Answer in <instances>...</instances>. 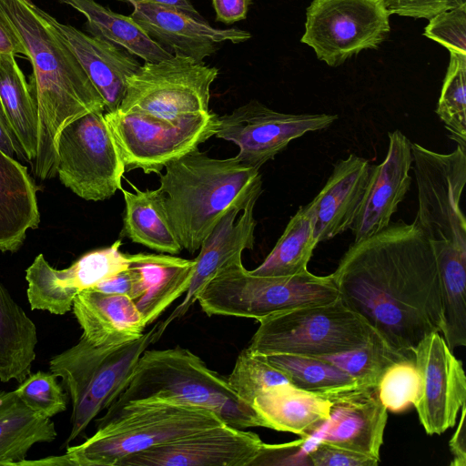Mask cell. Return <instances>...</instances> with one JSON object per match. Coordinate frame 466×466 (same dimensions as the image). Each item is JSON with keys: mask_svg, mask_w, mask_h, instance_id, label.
I'll use <instances>...</instances> for the list:
<instances>
[{"mask_svg": "<svg viewBox=\"0 0 466 466\" xmlns=\"http://www.w3.org/2000/svg\"><path fill=\"white\" fill-rule=\"evenodd\" d=\"M330 275L342 302L391 347L412 352L424 337L441 332L436 256L413 222L354 241Z\"/></svg>", "mask_w": 466, "mask_h": 466, "instance_id": "obj_1", "label": "cell"}, {"mask_svg": "<svg viewBox=\"0 0 466 466\" xmlns=\"http://www.w3.org/2000/svg\"><path fill=\"white\" fill-rule=\"evenodd\" d=\"M33 67L29 84L37 112V147L32 172L39 180L56 176V145L64 127L105 102L51 15L31 0H0Z\"/></svg>", "mask_w": 466, "mask_h": 466, "instance_id": "obj_2", "label": "cell"}, {"mask_svg": "<svg viewBox=\"0 0 466 466\" xmlns=\"http://www.w3.org/2000/svg\"><path fill=\"white\" fill-rule=\"evenodd\" d=\"M158 189L182 248L198 251L222 217L262 192L259 169L198 147L168 162Z\"/></svg>", "mask_w": 466, "mask_h": 466, "instance_id": "obj_3", "label": "cell"}, {"mask_svg": "<svg viewBox=\"0 0 466 466\" xmlns=\"http://www.w3.org/2000/svg\"><path fill=\"white\" fill-rule=\"evenodd\" d=\"M225 423L214 412L160 400L128 401L107 408L96 431L67 448L71 466H118L124 459Z\"/></svg>", "mask_w": 466, "mask_h": 466, "instance_id": "obj_4", "label": "cell"}, {"mask_svg": "<svg viewBox=\"0 0 466 466\" xmlns=\"http://www.w3.org/2000/svg\"><path fill=\"white\" fill-rule=\"evenodd\" d=\"M160 400L203 408L238 429L264 427L253 407L229 387L227 378L210 370L187 349L146 350L129 382L111 404Z\"/></svg>", "mask_w": 466, "mask_h": 466, "instance_id": "obj_5", "label": "cell"}, {"mask_svg": "<svg viewBox=\"0 0 466 466\" xmlns=\"http://www.w3.org/2000/svg\"><path fill=\"white\" fill-rule=\"evenodd\" d=\"M165 330L163 321H159L140 338L113 346H96L81 336L76 345L50 360V371L61 378L72 404L66 444L116 400L129 382L140 356Z\"/></svg>", "mask_w": 466, "mask_h": 466, "instance_id": "obj_6", "label": "cell"}, {"mask_svg": "<svg viewBox=\"0 0 466 466\" xmlns=\"http://www.w3.org/2000/svg\"><path fill=\"white\" fill-rule=\"evenodd\" d=\"M339 298L331 275L305 270L290 276H258L242 259L220 269L197 294L208 316L260 319L287 310L330 303Z\"/></svg>", "mask_w": 466, "mask_h": 466, "instance_id": "obj_7", "label": "cell"}, {"mask_svg": "<svg viewBox=\"0 0 466 466\" xmlns=\"http://www.w3.org/2000/svg\"><path fill=\"white\" fill-rule=\"evenodd\" d=\"M418 188L413 223L430 242L436 260L466 259V219L461 198L466 183V147L447 154L411 143Z\"/></svg>", "mask_w": 466, "mask_h": 466, "instance_id": "obj_8", "label": "cell"}, {"mask_svg": "<svg viewBox=\"0 0 466 466\" xmlns=\"http://www.w3.org/2000/svg\"><path fill=\"white\" fill-rule=\"evenodd\" d=\"M247 347L264 356L325 357L364 345L373 329L339 298L327 304L287 310L260 319Z\"/></svg>", "mask_w": 466, "mask_h": 466, "instance_id": "obj_9", "label": "cell"}, {"mask_svg": "<svg viewBox=\"0 0 466 466\" xmlns=\"http://www.w3.org/2000/svg\"><path fill=\"white\" fill-rule=\"evenodd\" d=\"M105 118L126 169L160 174L168 162L215 136L218 116L210 111L168 120L116 109L105 112Z\"/></svg>", "mask_w": 466, "mask_h": 466, "instance_id": "obj_10", "label": "cell"}, {"mask_svg": "<svg viewBox=\"0 0 466 466\" xmlns=\"http://www.w3.org/2000/svg\"><path fill=\"white\" fill-rule=\"evenodd\" d=\"M56 156L58 178L77 197L102 201L121 190L126 167L105 112L88 113L64 127Z\"/></svg>", "mask_w": 466, "mask_h": 466, "instance_id": "obj_11", "label": "cell"}, {"mask_svg": "<svg viewBox=\"0 0 466 466\" xmlns=\"http://www.w3.org/2000/svg\"><path fill=\"white\" fill-rule=\"evenodd\" d=\"M218 75L217 67L182 56L145 62L128 78L117 109L168 120L209 113L210 86Z\"/></svg>", "mask_w": 466, "mask_h": 466, "instance_id": "obj_12", "label": "cell"}, {"mask_svg": "<svg viewBox=\"0 0 466 466\" xmlns=\"http://www.w3.org/2000/svg\"><path fill=\"white\" fill-rule=\"evenodd\" d=\"M390 12L384 0H313L300 39L319 60L336 67L388 37Z\"/></svg>", "mask_w": 466, "mask_h": 466, "instance_id": "obj_13", "label": "cell"}, {"mask_svg": "<svg viewBox=\"0 0 466 466\" xmlns=\"http://www.w3.org/2000/svg\"><path fill=\"white\" fill-rule=\"evenodd\" d=\"M338 116L290 114L275 111L258 100H250L218 118L215 137L238 147L236 157L258 168L284 150L293 139L308 132L329 127Z\"/></svg>", "mask_w": 466, "mask_h": 466, "instance_id": "obj_14", "label": "cell"}, {"mask_svg": "<svg viewBox=\"0 0 466 466\" xmlns=\"http://www.w3.org/2000/svg\"><path fill=\"white\" fill-rule=\"evenodd\" d=\"M121 246L118 239L109 247L86 252L63 269L52 267L43 254L37 255L25 270L31 309L55 315L70 311L79 292L128 268L130 254L123 253Z\"/></svg>", "mask_w": 466, "mask_h": 466, "instance_id": "obj_15", "label": "cell"}, {"mask_svg": "<svg viewBox=\"0 0 466 466\" xmlns=\"http://www.w3.org/2000/svg\"><path fill=\"white\" fill-rule=\"evenodd\" d=\"M420 379L415 407L429 435L441 434L456 423L466 404V376L462 362L440 332L424 337L412 350Z\"/></svg>", "mask_w": 466, "mask_h": 466, "instance_id": "obj_16", "label": "cell"}, {"mask_svg": "<svg viewBox=\"0 0 466 466\" xmlns=\"http://www.w3.org/2000/svg\"><path fill=\"white\" fill-rule=\"evenodd\" d=\"M263 443L257 433L223 423L133 454L118 466H249Z\"/></svg>", "mask_w": 466, "mask_h": 466, "instance_id": "obj_17", "label": "cell"}, {"mask_svg": "<svg viewBox=\"0 0 466 466\" xmlns=\"http://www.w3.org/2000/svg\"><path fill=\"white\" fill-rule=\"evenodd\" d=\"M133 7L130 16L154 41L173 56L196 63H204L224 42L238 44L251 38L248 31L216 28L174 6L139 3Z\"/></svg>", "mask_w": 466, "mask_h": 466, "instance_id": "obj_18", "label": "cell"}, {"mask_svg": "<svg viewBox=\"0 0 466 466\" xmlns=\"http://www.w3.org/2000/svg\"><path fill=\"white\" fill-rule=\"evenodd\" d=\"M411 164L410 139L400 130L390 132L387 155L380 164L371 167L364 196L350 228L354 241L367 238L390 225L410 189Z\"/></svg>", "mask_w": 466, "mask_h": 466, "instance_id": "obj_19", "label": "cell"}, {"mask_svg": "<svg viewBox=\"0 0 466 466\" xmlns=\"http://www.w3.org/2000/svg\"><path fill=\"white\" fill-rule=\"evenodd\" d=\"M259 196L252 197L244 207L230 208L203 241L198 256L194 258L193 276L186 296L163 321L166 329L187 312L197 301V294L218 269L242 259V252L253 248L257 226L254 208Z\"/></svg>", "mask_w": 466, "mask_h": 466, "instance_id": "obj_20", "label": "cell"}, {"mask_svg": "<svg viewBox=\"0 0 466 466\" xmlns=\"http://www.w3.org/2000/svg\"><path fill=\"white\" fill-rule=\"evenodd\" d=\"M387 420L377 388L357 390L332 400L319 441L380 460Z\"/></svg>", "mask_w": 466, "mask_h": 466, "instance_id": "obj_21", "label": "cell"}, {"mask_svg": "<svg viewBox=\"0 0 466 466\" xmlns=\"http://www.w3.org/2000/svg\"><path fill=\"white\" fill-rule=\"evenodd\" d=\"M51 19L103 97L105 112L116 110L125 96L128 78L142 65L121 47L62 24L53 16Z\"/></svg>", "mask_w": 466, "mask_h": 466, "instance_id": "obj_22", "label": "cell"}, {"mask_svg": "<svg viewBox=\"0 0 466 466\" xmlns=\"http://www.w3.org/2000/svg\"><path fill=\"white\" fill-rule=\"evenodd\" d=\"M371 167L366 158L355 154L334 164L326 184L310 202L319 243L350 228L364 196Z\"/></svg>", "mask_w": 466, "mask_h": 466, "instance_id": "obj_23", "label": "cell"}, {"mask_svg": "<svg viewBox=\"0 0 466 466\" xmlns=\"http://www.w3.org/2000/svg\"><path fill=\"white\" fill-rule=\"evenodd\" d=\"M82 336L96 346H113L140 338L147 327L135 301L126 295L93 289L79 292L72 304Z\"/></svg>", "mask_w": 466, "mask_h": 466, "instance_id": "obj_24", "label": "cell"}, {"mask_svg": "<svg viewBox=\"0 0 466 466\" xmlns=\"http://www.w3.org/2000/svg\"><path fill=\"white\" fill-rule=\"evenodd\" d=\"M332 400L293 386L279 384L258 393L252 407L264 427L309 440L329 420Z\"/></svg>", "mask_w": 466, "mask_h": 466, "instance_id": "obj_25", "label": "cell"}, {"mask_svg": "<svg viewBox=\"0 0 466 466\" xmlns=\"http://www.w3.org/2000/svg\"><path fill=\"white\" fill-rule=\"evenodd\" d=\"M37 187L27 167L0 148V251L16 252L40 223Z\"/></svg>", "mask_w": 466, "mask_h": 466, "instance_id": "obj_26", "label": "cell"}, {"mask_svg": "<svg viewBox=\"0 0 466 466\" xmlns=\"http://www.w3.org/2000/svg\"><path fill=\"white\" fill-rule=\"evenodd\" d=\"M130 265L137 269L143 284V294L135 303L148 325L187 292L195 260L164 253L130 254Z\"/></svg>", "mask_w": 466, "mask_h": 466, "instance_id": "obj_27", "label": "cell"}, {"mask_svg": "<svg viewBox=\"0 0 466 466\" xmlns=\"http://www.w3.org/2000/svg\"><path fill=\"white\" fill-rule=\"evenodd\" d=\"M131 186L134 192L121 188L125 200L122 234L160 253H180L183 248L168 220L161 191Z\"/></svg>", "mask_w": 466, "mask_h": 466, "instance_id": "obj_28", "label": "cell"}, {"mask_svg": "<svg viewBox=\"0 0 466 466\" xmlns=\"http://www.w3.org/2000/svg\"><path fill=\"white\" fill-rule=\"evenodd\" d=\"M56 435L50 418L33 411L15 390H0V465H18L32 446L51 442Z\"/></svg>", "mask_w": 466, "mask_h": 466, "instance_id": "obj_29", "label": "cell"}, {"mask_svg": "<svg viewBox=\"0 0 466 466\" xmlns=\"http://www.w3.org/2000/svg\"><path fill=\"white\" fill-rule=\"evenodd\" d=\"M36 326L0 283V380L21 383L31 373Z\"/></svg>", "mask_w": 466, "mask_h": 466, "instance_id": "obj_30", "label": "cell"}, {"mask_svg": "<svg viewBox=\"0 0 466 466\" xmlns=\"http://www.w3.org/2000/svg\"><path fill=\"white\" fill-rule=\"evenodd\" d=\"M86 18L91 35L105 39L145 62H158L173 56L154 41L129 15L111 11L95 0H58Z\"/></svg>", "mask_w": 466, "mask_h": 466, "instance_id": "obj_31", "label": "cell"}, {"mask_svg": "<svg viewBox=\"0 0 466 466\" xmlns=\"http://www.w3.org/2000/svg\"><path fill=\"white\" fill-rule=\"evenodd\" d=\"M0 98L25 160L31 164L36 155L37 112L30 86L14 56L0 58Z\"/></svg>", "mask_w": 466, "mask_h": 466, "instance_id": "obj_32", "label": "cell"}, {"mask_svg": "<svg viewBox=\"0 0 466 466\" xmlns=\"http://www.w3.org/2000/svg\"><path fill=\"white\" fill-rule=\"evenodd\" d=\"M314 228L313 208L309 202L290 218L272 250L250 272L258 276H290L308 270V263L319 244Z\"/></svg>", "mask_w": 466, "mask_h": 466, "instance_id": "obj_33", "label": "cell"}, {"mask_svg": "<svg viewBox=\"0 0 466 466\" xmlns=\"http://www.w3.org/2000/svg\"><path fill=\"white\" fill-rule=\"evenodd\" d=\"M265 358L283 372L293 386L331 400L357 390L373 389L360 385L344 370L321 358L290 354Z\"/></svg>", "mask_w": 466, "mask_h": 466, "instance_id": "obj_34", "label": "cell"}, {"mask_svg": "<svg viewBox=\"0 0 466 466\" xmlns=\"http://www.w3.org/2000/svg\"><path fill=\"white\" fill-rule=\"evenodd\" d=\"M413 352L399 350L378 333L361 347L340 354L318 357L329 360L366 388H377L384 372L394 363L413 358Z\"/></svg>", "mask_w": 466, "mask_h": 466, "instance_id": "obj_35", "label": "cell"}, {"mask_svg": "<svg viewBox=\"0 0 466 466\" xmlns=\"http://www.w3.org/2000/svg\"><path fill=\"white\" fill-rule=\"evenodd\" d=\"M436 113L451 138L466 147V55L450 53Z\"/></svg>", "mask_w": 466, "mask_h": 466, "instance_id": "obj_36", "label": "cell"}, {"mask_svg": "<svg viewBox=\"0 0 466 466\" xmlns=\"http://www.w3.org/2000/svg\"><path fill=\"white\" fill-rule=\"evenodd\" d=\"M227 380L238 398L251 407L255 397L264 390L289 383L288 377L272 366L265 356L253 353L248 348L238 354Z\"/></svg>", "mask_w": 466, "mask_h": 466, "instance_id": "obj_37", "label": "cell"}, {"mask_svg": "<svg viewBox=\"0 0 466 466\" xmlns=\"http://www.w3.org/2000/svg\"><path fill=\"white\" fill-rule=\"evenodd\" d=\"M420 379L413 358L391 365L382 375L377 392L387 410L401 412L419 398Z\"/></svg>", "mask_w": 466, "mask_h": 466, "instance_id": "obj_38", "label": "cell"}, {"mask_svg": "<svg viewBox=\"0 0 466 466\" xmlns=\"http://www.w3.org/2000/svg\"><path fill=\"white\" fill-rule=\"evenodd\" d=\"M53 372L37 371L27 376L15 392L33 411L52 418L67 408L69 397Z\"/></svg>", "mask_w": 466, "mask_h": 466, "instance_id": "obj_39", "label": "cell"}, {"mask_svg": "<svg viewBox=\"0 0 466 466\" xmlns=\"http://www.w3.org/2000/svg\"><path fill=\"white\" fill-rule=\"evenodd\" d=\"M423 35L450 53L466 55V4L441 12L429 20Z\"/></svg>", "mask_w": 466, "mask_h": 466, "instance_id": "obj_40", "label": "cell"}, {"mask_svg": "<svg viewBox=\"0 0 466 466\" xmlns=\"http://www.w3.org/2000/svg\"><path fill=\"white\" fill-rule=\"evenodd\" d=\"M307 455L314 466H377L380 461L321 441Z\"/></svg>", "mask_w": 466, "mask_h": 466, "instance_id": "obj_41", "label": "cell"}, {"mask_svg": "<svg viewBox=\"0 0 466 466\" xmlns=\"http://www.w3.org/2000/svg\"><path fill=\"white\" fill-rule=\"evenodd\" d=\"M390 15L430 20L446 10L459 6L456 0H384Z\"/></svg>", "mask_w": 466, "mask_h": 466, "instance_id": "obj_42", "label": "cell"}, {"mask_svg": "<svg viewBox=\"0 0 466 466\" xmlns=\"http://www.w3.org/2000/svg\"><path fill=\"white\" fill-rule=\"evenodd\" d=\"M307 441V439L301 438L299 441L283 444L263 443L258 455L249 466L301 464L296 458L297 455H301V449Z\"/></svg>", "mask_w": 466, "mask_h": 466, "instance_id": "obj_43", "label": "cell"}, {"mask_svg": "<svg viewBox=\"0 0 466 466\" xmlns=\"http://www.w3.org/2000/svg\"><path fill=\"white\" fill-rule=\"evenodd\" d=\"M90 289L106 294L126 295L134 301L139 299L143 294V284L140 274L137 269L131 265H129L128 268L118 272Z\"/></svg>", "mask_w": 466, "mask_h": 466, "instance_id": "obj_44", "label": "cell"}, {"mask_svg": "<svg viewBox=\"0 0 466 466\" xmlns=\"http://www.w3.org/2000/svg\"><path fill=\"white\" fill-rule=\"evenodd\" d=\"M251 0H212L216 20L226 25L244 20Z\"/></svg>", "mask_w": 466, "mask_h": 466, "instance_id": "obj_45", "label": "cell"}, {"mask_svg": "<svg viewBox=\"0 0 466 466\" xmlns=\"http://www.w3.org/2000/svg\"><path fill=\"white\" fill-rule=\"evenodd\" d=\"M25 55V49L6 15L0 8V58Z\"/></svg>", "mask_w": 466, "mask_h": 466, "instance_id": "obj_46", "label": "cell"}, {"mask_svg": "<svg viewBox=\"0 0 466 466\" xmlns=\"http://www.w3.org/2000/svg\"><path fill=\"white\" fill-rule=\"evenodd\" d=\"M466 404L461 409V418L457 429L449 441L450 451L452 455L451 466L466 465V427H465Z\"/></svg>", "mask_w": 466, "mask_h": 466, "instance_id": "obj_47", "label": "cell"}, {"mask_svg": "<svg viewBox=\"0 0 466 466\" xmlns=\"http://www.w3.org/2000/svg\"><path fill=\"white\" fill-rule=\"evenodd\" d=\"M0 148L9 157L25 160V156L6 117L0 98Z\"/></svg>", "mask_w": 466, "mask_h": 466, "instance_id": "obj_48", "label": "cell"}, {"mask_svg": "<svg viewBox=\"0 0 466 466\" xmlns=\"http://www.w3.org/2000/svg\"><path fill=\"white\" fill-rule=\"evenodd\" d=\"M130 3L133 6L139 3H155L164 5L177 7L184 12L197 17L203 19L201 15L196 10L190 0H125Z\"/></svg>", "mask_w": 466, "mask_h": 466, "instance_id": "obj_49", "label": "cell"}, {"mask_svg": "<svg viewBox=\"0 0 466 466\" xmlns=\"http://www.w3.org/2000/svg\"><path fill=\"white\" fill-rule=\"evenodd\" d=\"M18 465H71L68 455L51 456L38 461H23Z\"/></svg>", "mask_w": 466, "mask_h": 466, "instance_id": "obj_50", "label": "cell"}, {"mask_svg": "<svg viewBox=\"0 0 466 466\" xmlns=\"http://www.w3.org/2000/svg\"><path fill=\"white\" fill-rule=\"evenodd\" d=\"M458 5H465L466 4V0H456Z\"/></svg>", "mask_w": 466, "mask_h": 466, "instance_id": "obj_51", "label": "cell"}]
</instances>
